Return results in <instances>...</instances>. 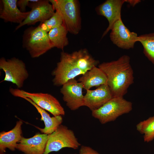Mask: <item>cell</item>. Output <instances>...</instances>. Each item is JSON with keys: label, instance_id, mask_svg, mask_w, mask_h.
I'll list each match as a JSON object with an SVG mask.
<instances>
[{"label": "cell", "instance_id": "484cf974", "mask_svg": "<svg viewBox=\"0 0 154 154\" xmlns=\"http://www.w3.org/2000/svg\"><path fill=\"white\" fill-rule=\"evenodd\" d=\"M141 2L139 0H125V2L129 3L131 6L134 7Z\"/></svg>", "mask_w": 154, "mask_h": 154}, {"label": "cell", "instance_id": "52a82bcc", "mask_svg": "<svg viewBox=\"0 0 154 154\" xmlns=\"http://www.w3.org/2000/svg\"><path fill=\"white\" fill-rule=\"evenodd\" d=\"M0 69L5 73L3 81L15 84L18 89L23 86L24 82L29 76L25 64L21 60L14 57L6 59L3 57L0 59Z\"/></svg>", "mask_w": 154, "mask_h": 154}, {"label": "cell", "instance_id": "3957f363", "mask_svg": "<svg viewBox=\"0 0 154 154\" xmlns=\"http://www.w3.org/2000/svg\"><path fill=\"white\" fill-rule=\"evenodd\" d=\"M23 47L33 58L38 57L54 48L48 33L38 26L26 29L23 35Z\"/></svg>", "mask_w": 154, "mask_h": 154}, {"label": "cell", "instance_id": "5b68a950", "mask_svg": "<svg viewBox=\"0 0 154 154\" xmlns=\"http://www.w3.org/2000/svg\"><path fill=\"white\" fill-rule=\"evenodd\" d=\"M10 93L13 96L30 99L41 108L47 111L54 116L64 115V109L57 99L52 95L42 93H32L18 88H10Z\"/></svg>", "mask_w": 154, "mask_h": 154}, {"label": "cell", "instance_id": "cb8c5ba5", "mask_svg": "<svg viewBox=\"0 0 154 154\" xmlns=\"http://www.w3.org/2000/svg\"><path fill=\"white\" fill-rule=\"evenodd\" d=\"M78 154H100L91 147L85 145L81 146Z\"/></svg>", "mask_w": 154, "mask_h": 154}, {"label": "cell", "instance_id": "4fadbf2b", "mask_svg": "<svg viewBox=\"0 0 154 154\" xmlns=\"http://www.w3.org/2000/svg\"><path fill=\"white\" fill-rule=\"evenodd\" d=\"M112 97L107 85H102L95 90H86L84 96V106L88 107L92 112L101 107Z\"/></svg>", "mask_w": 154, "mask_h": 154}, {"label": "cell", "instance_id": "ac0fdd59", "mask_svg": "<svg viewBox=\"0 0 154 154\" xmlns=\"http://www.w3.org/2000/svg\"><path fill=\"white\" fill-rule=\"evenodd\" d=\"M22 98L32 104L40 114L41 116L40 120L44 121L45 126L43 128L37 127L42 133L50 134L54 131L61 124L63 121L61 116L51 117L45 110L38 106L29 98L26 97Z\"/></svg>", "mask_w": 154, "mask_h": 154}, {"label": "cell", "instance_id": "6da1fadb", "mask_svg": "<svg viewBox=\"0 0 154 154\" xmlns=\"http://www.w3.org/2000/svg\"><path fill=\"white\" fill-rule=\"evenodd\" d=\"M130 58L123 55L116 60L104 62L98 67L106 75L107 85L113 97H123L134 82L133 72Z\"/></svg>", "mask_w": 154, "mask_h": 154}, {"label": "cell", "instance_id": "d4e9b609", "mask_svg": "<svg viewBox=\"0 0 154 154\" xmlns=\"http://www.w3.org/2000/svg\"><path fill=\"white\" fill-rule=\"evenodd\" d=\"M32 0H19L17 2V7H19V9L22 12H25L26 7L28 6L29 3Z\"/></svg>", "mask_w": 154, "mask_h": 154}, {"label": "cell", "instance_id": "603a6c76", "mask_svg": "<svg viewBox=\"0 0 154 154\" xmlns=\"http://www.w3.org/2000/svg\"><path fill=\"white\" fill-rule=\"evenodd\" d=\"M63 23L61 16L58 12L56 11L52 17L40 23L38 26L43 30L48 33L52 29L62 25Z\"/></svg>", "mask_w": 154, "mask_h": 154}, {"label": "cell", "instance_id": "d6986e66", "mask_svg": "<svg viewBox=\"0 0 154 154\" xmlns=\"http://www.w3.org/2000/svg\"><path fill=\"white\" fill-rule=\"evenodd\" d=\"M73 62L76 66L84 73L99 63L89 54L86 49H82L70 54Z\"/></svg>", "mask_w": 154, "mask_h": 154}, {"label": "cell", "instance_id": "30bf717a", "mask_svg": "<svg viewBox=\"0 0 154 154\" xmlns=\"http://www.w3.org/2000/svg\"><path fill=\"white\" fill-rule=\"evenodd\" d=\"M111 31L110 40L119 48L127 50L132 48L138 42L137 34L131 32L124 25L121 18L114 23Z\"/></svg>", "mask_w": 154, "mask_h": 154}, {"label": "cell", "instance_id": "44dd1931", "mask_svg": "<svg viewBox=\"0 0 154 154\" xmlns=\"http://www.w3.org/2000/svg\"><path fill=\"white\" fill-rule=\"evenodd\" d=\"M136 129L143 135L144 142L148 143L154 139V115L147 119L141 121L136 126Z\"/></svg>", "mask_w": 154, "mask_h": 154}, {"label": "cell", "instance_id": "7c38bea8", "mask_svg": "<svg viewBox=\"0 0 154 154\" xmlns=\"http://www.w3.org/2000/svg\"><path fill=\"white\" fill-rule=\"evenodd\" d=\"M125 2V0H107L96 8L97 13L106 18L109 23L102 38L104 37L111 30L114 23L121 18V9Z\"/></svg>", "mask_w": 154, "mask_h": 154}, {"label": "cell", "instance_id": "ba28073f", "mask_svg": "<svg viewBox=\"0 0 154 154\" xmlns=\"http://www.w3.org/2000/svg\"><path fill=\"white\" fill-rule=\"evenodd\" d=\"M84 73L78 68L72 60L70 54L62 51L60 53V61L52 72L54 76V85L62 86L69 80Z\"/></svg>", "mask_w": 154, "mask_h": 154}, {"label": "cell", "instance_id": "e0dca14e", "mask_svg": "<svg viewBox=\"0 0 154 154\" xmlns=\"http://www.w3.org/2000/svg\"><path fill=\"white\" fill-rule=\"evenodd\" d=\"M78 81L82 84L83 88L87 90L93 87L107 85V79L102 70L94 66L83 74Z\"/></svg>", "mask_w": 154, "mask_h": 154}, {"label": "cell", "instance_id": "8fae6325", "mask_svg": "<svg viewBox=\"0 0 154 154\" xmlns=\"http://www.w3.org/2000/svg\"><path fill=\"white\" fill-rule=\"evenodd\" d=\"M82 84L73 79L64 84L60 90L63 99L71 110H75L84 106V98Z\"/></svg>", "mask_w": 154, "mask_h": 154}, {"label": "cell", "instance_id": "9a60e30c", "mask_svg": "<svg viewBox=\"0 0 154 154\" xmlns=\"http://www.w3.org/2000/svg\"><path fill=\"white\" fill-rule=\"evenodd\" d=\"M17 0H2L0 18L5 22L16 23L19 24L27 18L29 11L23 12L18 9Z\"/></svg>", "mask_w": 154, "mask_h": 154}, {"label": "cell", "instance_id": "5bb4252c", "mask_svg": "<svg viewBox=\"0 0 154 154\" xmlns=\"http://www.w3.org/2000/svg\"><path fill=\"white\" fill-rule=\"evenodd\" d=\"M49 135L37 133L31 137H22L17 149L24 154H43Z\"/></svg>", "mask_w": 154, "mask_h": 154}, {"label": "cell", "instance_id": "8992f818", "mask_svg": "<svg viewBox=\"0 0 154 154\" xmlns=\"http://www.w3.org/2000/svg\"><path fill=\"white\" fill-rule=\"evenodd\" d=\"M80 145L74 131L61 124L54 131L49 135L43 154L58 151L65 147L76 149Z\"/></svg>", "mask_w": 154, "mask_h": 154}, {"label": "cell", "instance_id": "277c9868", "mask_svg": "<svg viewBox=\"0 0 154 154\" xmlns=\"http://www.w3.org/2000/svg\"><path fill=\"white\" fill-rule=\"evenodd\" d=\"M132 104L123 97H113L99 108L92 111V116L102 124L114 121L119 116L129 113Z\"/></svg>", "mask_w": 154, "mask_h": 154}, {"label": "cell", "instance_id": "9c48e42d", "mask_svg": "<svg viewBox=\"0 0 154 154\" xmlns=\"http://www.w3.org/2000/svg\"><path fill=\"white\" fill-rule=\"evenodd\" d=\"M49 0H32L28 6L31 9L26 19L15 28L17 30L25 25L35 24L38 22H42L52 17L55 12Z\"/></svg>", "mask_w": 154, "mask_h": 154}, {"label": "cell", "instance_id": "7a4b0ae2", "mask_svg": "<svg viewBox=\"0 0 154 154\" xmlns=\"http://www.w3.org/2000/svg\"><path fill=\"white\" fill-rule=\"evenodd\" d=\"M55 10L61 16L68 32L76 35L81 28L79 1L76 0H49Z\"/></svg>", "mask_w": 154, "mask_h": 154}, {"label": "cell", "instance_id": "7402d4cb", "mask_svg": "<svg viewBox=\"0 0 154 154\" xmlns=\"http://www.w3.org/2000/svg\"><path fill=\"white\" fill-rule=\"evenodd\" d=\"M139 42L143 47V53L154 65V32L138 36Z\"/></svg>", "mask_w": 154, "mask_h": 154}, {"label": "cell", "instance_id": "2e32d148", "mask_svg": "<svg viewBox=\"0 0 154 154\" xmlns=\"http://www.w3.org/2000/svg\"><path fill=\"white\" fill-rule=\"evenodd\" d=\"M23 122L21 120L17 121L14 127L10 131H3L0 133V154H4L8 149L13 151L17 149V143L21 140Z\"/></svg>", "mask_w": 154, "mask_h": 154}, {"label": "cell", "instance_id": "ffe728a7", "mask_svg": "<svg viewBox=\"0 0 154 154\" xmlns=\"http://www.w3.org/2000/svg\"><path fill=\"white\" fill-rule=\"evenodd\" d=\"M68 31L63 23L51 30L48 35L53 47L63 50L69 42L67 35Z\"/></svg>", "mask_w": 154, "mask_h": 154}]
</instances>
